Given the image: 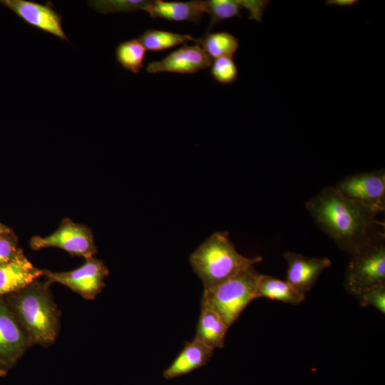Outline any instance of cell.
<instances>
[{
  "label": "cell",
  "mask_w": 385,
  "mask_h": 385,
  "mask_svg": "<svg viewBox=\"0 0 385 385\" xmlns=\"http://www.w3.org/2000/svg\"><path fill=\"white\" fill-rule=\"evenodd\" d=\"M305 206L319 227L349 255L384 241V224L376 215L344 196L335 187L324 188Z\"/></svg>",
  "instance_id": "1"
},
{
  "label": "cell",
  "mask_w": 385,
  "mask_h": 385,
  "mask_svg": "<svg viewBox=\"0 0 385 385\" xmlns=\"http://www.w3.org/2000/svg\"><path fill=\"white\" fill-rule=\"evenodd\" d=\"M51 284L38 278L2 297L32 346L48 347L58 337L61 312L50 289Z\"/></svg>",
  "instance_id": "2"
},
{
  "label": "cell",
  "mask_w": 385,
  "mask_h": 385,
  "mask_svg": "<svg viewBox=\"0 0 385 385\" xmlns=\"http://www.w3.org/2000/svg\"><path fill=\"white\" fill-rule=\"evenodd\" d=\"M261 257L241 255L226 232L212 234L190 255V262L204 289L212 287L262 261Z\"/></svg>",
  "instance_id": "3"
},
{
  "label": "cell",
  "mask_w": 385,
  "mask_h": 385,
  "mask_svg": "<svg viewBox=\"0 0 385 385\" xmlns=\"http://www.w3.org/2000/svg\"><path fill=\"white\" fill-rule=\"evenodd\" d=\"M259 273L254 265L221 283L203 290L201 308L217 313L230 328L257 297Z\"/></svg>",
  "instance_id": "4"
},
{
  "label": "cell",
  "mask_w": 385,
  "mask_h": 385,
  "mask_svg": "<svg viewBox=\"0 0 385 385\" xmlns=\"http://www.w3.org/2000/svg\"><path fill=\"white\" fill-rule=\"evenodd\" d=\"M350 255L345 279L354 295L364 289L385 284V246L382 242L366 245Z\"/></svg>",
  "instance_id": "5"
},
{
  "label": "cell",
  "mask_w": 385,
  "mask_h": 385,
  "mask_svg": "<svg viewBox=\"0 0 385 385\" xmlns=\"http://www.w3.org/2000/svg\"><path fill=\"white\" fill-rule=\"evenodd\" d=\"M34 250L46 247H58L72 256L82 257L85 260L95 257L97 249L91 228L74 222L69 218L62 220L58 228L46 237L34 236L30 240Z\"/></svg>",
  "instance_id": "6"
},
{
  "label": "cell",
  "mask_w": 385,
  "mask_h": 385,
  "mask_svg": "<svg viewBox=\"0 0 385 385\" xmlns=\"http://www.w3.org/2000/svg\"><path fill=\"white\" fill-rule=\"evenodd\" d=\"M108 273L103 262L93 257L75 270L61 272L45 270L43 276L51 283H60L83 298L92 300L101 292Z\"/></svg>",
  "instance_id": "7"
},
{
  "label": "cell",
  "mask_w": 385,
  "mask_h": 385,
  "mask_svg": "<svg viewBox=\"0 0 385 385\" xmlns=\"http://www.w3.org/2000/svg\"><path fill=\"white\" fill-rule=\"evenodd\" d=\"M335 188L346 197L377 215L385 210L384 170L347 176Z\"/></svg>",
  "instance_id": "8"
},
{
  "label": "cell",
  "mask_w": 385,
  "mask_h": 385,
  "mask_svg": "<svg viewBox=\"0 0 385 385\" xmlns=\"http://www.w3.org/2000/svg\"><path fill=\"white\" fill-rule=\"evenodd\" d=\"M32 345L0 297V375L5 374Z\"/></svg>",
  "instance_id": "9"
},
{
  "label": "cell",
  "mask_w": 385,
  "mask_h": 385,
  "mask_svg": "<svg viewBox=\"0 0 385 385\" xmlns=\"http://www.w3.org/2000/svg\"><path fill=\"white\" fill-rule=\"evenodd\" d=\"M0 3L30 26L61 40H68L62 27L61 15L49 4L27 0H1Z\"/></svg>",
  "instance_id": "10"
},
{
  "label": "cell",
  "mask_w": 385,
  "mask_h": 385,
  "mask_svg": "<svg viewBox=\"0 0 385 385\" xmlns=\"http://www.w3.org/2000/svg\"><path fill=\"white\" fill-rule=\"evenodd\" d=\"M212 62V58L198 45H184L163 59L149 63L146 71L150 73L192 74L210 67Z\"/></svg>",
  "instance_id": "11"
},
{
  "label": "cell",
  "mask_w": 385,
  "mask_h": 385,
  "mask_svg": "<svg viewBox=\"0 0 385 385\" xmlns=\"http://www.w3.org/2000/svg\"><path fill=\"white\" fill-rule=\"evenodd\" d=\"M284 257L288 266L286 281L304 294L313 288L322 272L332 264L327 257L307 258L293 252H286Z\"/></svg>",
  "instance_id": "12"
},
{
  "label": "cell",
  "mask_w": 385,
  "mask_h": 385,
  "mask_svg": "<svg viewBox=\"0 0 385 385\" xmlns=\"http://www.w3.org/2000/svg\"><path fill=\"white\" fill-rule=\"evenodd\" d=\"M44 272L45 270L35 267L21 250L11 260L0 265V297L40 278Z\"/></svg>",
  "instance_id": "13"
},
{
  "label": "cell",
  "mask_w": 385,
  "mask_h": 385,
  "mask_svg": "<svg viewBox=\"0 0 385 385\" xmlns=\"http://www.w3.org/2000/svg\"><path fill=\"white\" fill-rule=\"evenodd\" d=\"M153 19L199 24L205 13V1H149L143 9Z\"/></svg>",
  "instance_id": "14"
},
{
  "label": "cell",
  "mask_w": 385,
  "mask_h": 385,
  "mask_svg": "<svg viewBox=\"0 0 385 385\" xmlns=\"http://www.w3.org/2000/svg\"><path fill=\"white\" fill-rule=\"evenodd\" d=\"M213 351L196 339L185 342L173 362L164 371V376L173 379L202 366L210 360Z\"/></svg>",
  "instance_id": "15"
},
{
  "label": "cell",
  "mask_w": 385,
  "mask_h": 385,
  "mask_svg": "<svg viewBox=\"0 0 385 385\" xmlns=\"http://www.w3.org/2000/svg\"><path fill=\"white\" fill-rule=\"evenodd\" d=\"M229 327L215 312L201 308L195 339L213 350L225 345V337Z\"/></svg>",
  "instance_id": "16"
},
{
  "label": "cell",
  "mask_w": 385,
  "mask_h": 385,
  "mask_svg": "<svg viewBox=\"0 0 385 385\" xmlns=\"http://www.w3.org/2000/svg\"><path fill=\"white\" fill-rule=\"evenodd\" d=\"M257 297L297 305L304 300L305 294L296 290L286 280L261 274L257 287Z\"/></svg>",
  "instance_id": "17"
},
{
  "label": "cell",
  "mask_w": 385,
  "mask_h": 385,
  "mask_svg": "<svg viewBox=\"0 0 385 385\" xmlns=\"http://www.w3.org/2000/svg\"><path fill=\"white\" fill-rule=\"evenodd\" d=\"M195 42L212 59L220 57H233L239 48V41L232 34L225 32L206 34L195 38Z\"/></svg>",
  "instance_id": "18"
},
{
  "label": "cell",
  "mask_w": 385,
  "mask_h": 385,
  "mask_svg": "<svg viewBox=\"0 0 385 385\" xmlns=\"http://www.w3.org/2000/svg\"><path fill=\"white\" fill-rule=\"evenodd\" d=\"M138 39L145 50L150 51H161L195 40L189 34L154 29L145 31Z\"/></svg>",
  "instance_id": "19"
},
{
  "label": "cell",
  "mask_w": 385,
  "mask_h": 385,
  "mask_svg": "<svg viewBox=\"0 0 385 385\" xmlns=\"http://www.w3.org/2000/svg\"><path fill=\"white\" fill-rule=\"evenodd\" d=\"M145 48L138 39L120 43L115 49L118 63L133 73H139L144 66Z\"/></svg>",
  "instance_id": "20"
},
{
  "label": "cell",
  "mask_w": 385,
  "mask_h": 385,
  "mask_svg": "<svg viewBox=\"0 0 385 385\" xmlns=\"http://www.w3.org/2000/svg\"><path fill=\"white\" fill-rule=\"evenodd\" d=\"M205 13L210 16L207 32L220 22L241 17V10L244 9L243 0H208L205 1Z\"/></svg>",
  "instance_id": "21"
},
{
  "label": "cell",
  "mask_w": 385,
  "mask_h": 385,
  "mask_svg": "<svg viewBox=\"0 0 385 385\" xmlns=\"http://www.w3.org/2000/svg\"><path fill=\"white\" fill-rule=\"evenodd\" d=\"M148 1L145 0H101L90 1L88 4L101 14H113L143 11Z\"/></svg>",
  "instance_id": "22"
},
{
  "label": "cell",
  "mask_w": 385,
  "mask_h": 385,
  "mask_svg": "<svg viewBox=\"0 0 385 385\" xmlns=\"http://www.w3.org/2000/svg\"><path fill=\"white\" fill-rule=\"evenodd\" d=\"M211 75L221 84H231L237 80L238 71L233 57L215 58L211 64Z\"/></svg>",
  "instance_id": "23"
},
{
  "label": "cell",
  "mask_w": 385,
  "mask_h": 385,
  "mask_svg": "<svg viewBox=\"0 0 385 385\" xmlns=\"http://www.w3.org/2000/svg\"><path fill=\"white\" fill-rule=\"evenodd\" d=\"M361 307H373L383 314H385V284L373 286L359 291L354 294Z\"/></svg>",
  "instance_id": "24"
},
{
  "label": "cell",
  "mask_w": 385,
  "mask_h": 385,
  "mask_svg": "<svg viewBox=\"0 0 385 385\" xmlns=\"http://www.w3.org/2000/svg\"><path fill=\"white\" fill-rule=\"evenodd\" d=\"M18 245V237L11 230L0 235V265L16 257L21 250Z\"/></svg>",
  "instance_id": "25"
},
{
  "label": "cell",
  "mask_w": 385,
  "mask_h": 385,
  "mask_svg": "<svg viewBox=\"0 0 385 385\" xmlns=\"http://www.w3.org/2000/svg\"><path fill=\"white\" fill-rule=\"evenodd\" d=\"M269 2L268 1L243 0L244 9L248 10L250 19L262 22L264 10Z\"/></svg>",
  "instance_id": "26"
},
{
  "label": "cell",
  "mask_w": 385,
  "mask_h": 385,
  "mask_svg": "<svg viewBox=\"0 0 385 385\" xmlns=\"http://www.w3.org/2000/svg\"><path fill=\"white\" fill-rule=\"evenodd\" d=\"M359 3L357 0H329L327 1V5H334L339 6H351Z\"/></svg>",
  "instance_id": "27"
},
{
  "label": "cell",
  "mask_w": 385,
  "mask_h": 385,
  "mask_svg": "<svg viewBox=\"0 0 385 385\" xmlns=\"http://www.w3.org/2000/svg\"><path fill=\"white\" fill-rule=\"evenodd\" d=\"M11 229L5 225L0 222V235L9 231Z\"/></svg>",
  "instance_id": "28"
}]
</instances>
